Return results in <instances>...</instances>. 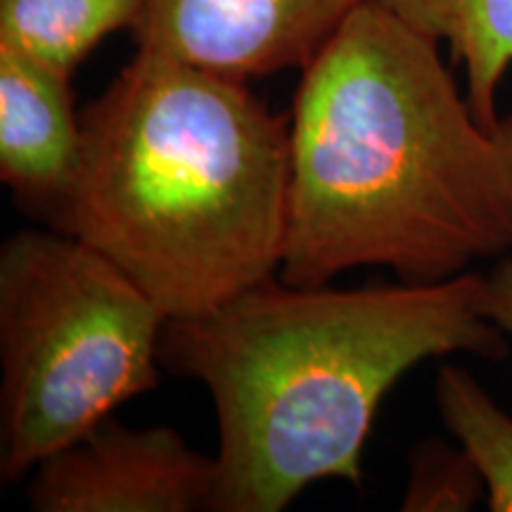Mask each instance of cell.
I'll return each mask as SVG.
<instances>
[{"mask_svg":"<svg viewBox=\"0 0 512 512\" xmlns=\"http://www.w3.org/2000/svg\"><path fill=\"white\" fill-rule=\"evenodd\" d=\"M143 0H0V46L72 79L105 36L133 29Z\"/></svg>","mask_w":512,"mask_h":512,"instance_id":"9c48e42d","label":"cell"},{"mask_svg":"<svg viewBox=\"0 0 512 512\" xmlns=\"http://www.w3.org/2000/svg\"><path fill=\"white\" fill-rule=\"evenodd\" d=\"M439 48L363 0L304 67L283 283L328 285L361 266L441 283L512 249L501 150Z\"/></svg>","mask_w":512,"mask_h":512,"instance_id":"6da1fadb","label":"cell"},{"mask_svg":"<svg viewBox=\"0 0 512 512\" xmlns=\"http://www.w3.org/2000/svg\"><path fill=\"white\" fill-rule=\"evenodd\" d=\"M486 275L358 290L280 278L166 320L162 368L202 382L219 425L214 512H280L311 484H361L384 396L448 354L503 358Z\"/></svg>","mask_w":512,"mask_h":512,"instance_id":"7a4b0ae2","label":"cell"},{"mask_svg":"<svg viewBox=\"0 0 512 512\" xmlns=\"http://www.w3.org/2000/svg\"><path fill=\"white\" fill-rule=\"evenodd\" d=\"M363 0H143L133 38L150 50L247 81L304 69Z\"/></svg>","mask_w":512,"mask_h":512,"instance_id":"8992f818","label":"cell"},{"mask_svg":"<svg viewBox=\"0 0 512 512\" xmlns=\"http://www.w3.org/2000/svg\"><path fill=\"white\" fill-rule=\"evenodd\" d=\"M81 150L69 76L0 46V181L50 228L76 183Z\"/></svg>","mask_w":512,"mask_h":512,"instance_id":"52a82bcc","label":"cell"},{"mask_svg":"<svg viewBox=\"0 0 512 512\" xmlns=\"http://www.w3.org/2000/svg\"><path fill=\"white\" fill-rule=\"evenodd\" d=\"M491 133H494L498 150H501L505 174H508L510 197H512V114H505V117L498 119V124L494 126V131Z\"/></svg>","mask_w":512,"mask_h":512,"instance_id":"4fadbf2b","label":"cell"},{"mask_svg":"<svg viewBox=\"0 0 512 512\" xmlns=\"http://www.w3.org/2000/svg\"><path fill=\"white\" fill-rule=\"evenodd\" d=\"M403 24L451 50L465 69L472 112L494 131L498 91L512 72V0H375Z\"/></svg>","mask_w":512,"mask_h":512,"instance_id":"ba28073f","label":"cell"},{"mask_svg":"<svg viewBox=\"0 0 512 512\" xmlns=\"http://www.w3.org/2000/svg\"><path fill=\"white\" fill-rule=\"evenodd\" d=\"M24 482L38 512H195L211 510L216 458L171 427L136 430L110 415L43 458Z\"/></svg>","mask_w":512,"mask_h":512,"instance_id":"5b68a950","label":"cell"},{"mask_svg":"<svg viewBox=\"0 0 512 512\" xmlns=\"http://www.w3.org/2000/svg\"><path fill=\"white\" fill-rule=\"evenodd\" d=\"M164 313L107 256L62 230L0 249V472L31 470L159 382Z\"/></svg>","mask_w":512,"mask_h":512,"instance_id":"277c9868","label":"cell"},{"mask_svg":"<svg viewBox=\"0 0 512 512\" xmlns=\"http://www.w3.org/2000/svg\"><path fill=\"white\" fill-rule=\"evenodd\" d=\"M486 309L512 344V259H503L486 275Z\"/></svg>","mask_w":512,"mask_h":512,"instance_id":"7c38bea8","label":"cell"},{"mask_svg":"<svg viewBox=\"0 0 512 512\" xmlns=\"http://www.w3.org/2000/svg\"><path fill=\"white\" fill-rule=\"evenodd\" d=\"M81 128L79 174L53 228L107 256L166 320L278 278L290 121L245 81L138 50Z\"/></svg>","mask_w":512,"mask_h":512,"instance_id":"3957f363","label":"cell"},{"mask_svg":"<svg viewBox=\"0 0 512 512\" xmlns=\"http://www.w3.org/2000/svg\"><path fill=\"white\" fill-rule=\"evenodd\" d=\"M441 422L470 456L486 486L491 512H512V418L491 399L477 377L460 366L437 375Z\"/></svg>","mask_w":512,"mask_h":512,"instance_id":"30bf717a","label":"cell"},{"mask_svg":"<svg viewBox=\"0 0 512 512\" xmlns=\"http://www.w3.org/2000/svg\"><path fill=\"white\" fill-rule=\"evenodd\" d=\"M479 501H486L484 479L463 448L441 439L413 446L401 510L467 512Z\"/></svg>","mask_w":512,"mask_h":512,"instance_id":"8fae6325","label":"cell"}]
</instances>
